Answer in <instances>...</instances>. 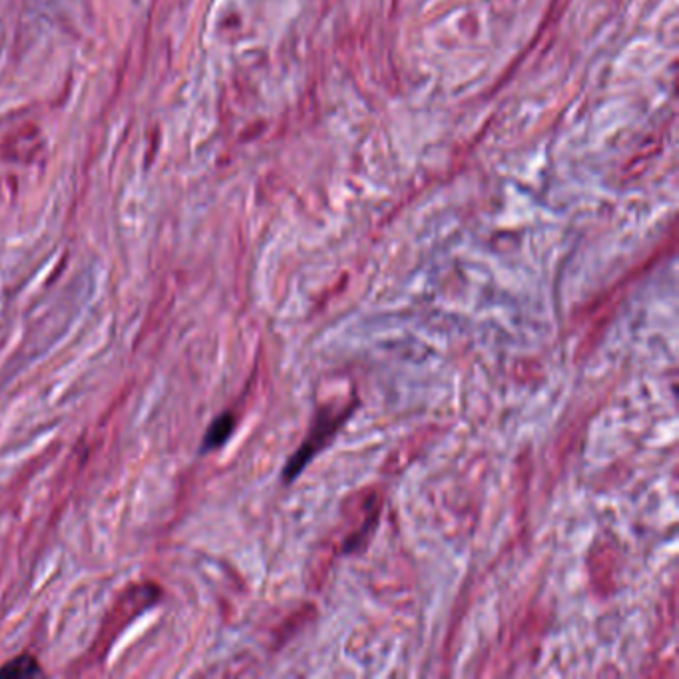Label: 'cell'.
Returning <instances> with one entry per match:
<instances>
[{"label": "cell", "mask_w": 679, "mask_h": 679, "mask_svg": "<svg viewBox=\"0 0 679 679\" xmlns=\"http://www.w3.org/2000/svg\"><path fill=\"white\" fill-rule=\"evenodd\" d=\"M235 429V417L231 413H224L220 415L212 427L208 429L206 437H204V445H202V453H208V451H216L220 449L222 445H226L227 439L231 437Z\"/></svg>", "instance_id": "6da1fadb"}, {"label": "cell", "mask_w": 679, "mask_h": 679, "mask_svg": "<svg viewBox=\"0 0 679 679\" xmlns=\"http://www.w3.org/2000/svg\"><path fill=\"white\" fill-rule=\"evenodd\" d=\"M42 670L32 656H20L0 668V678H32L40 676Z\"/></svg>", "instance_id": "7a4b0ae2"}]
</instances>
